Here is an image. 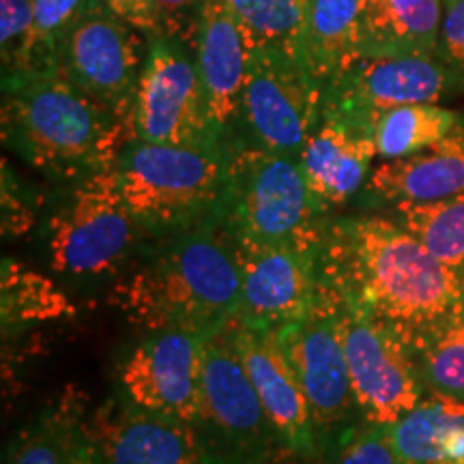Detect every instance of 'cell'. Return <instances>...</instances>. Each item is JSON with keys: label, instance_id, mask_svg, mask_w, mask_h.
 <instances>
[{"label": "cell", "instance_id": "4fadbf2b", "mask_svg": "<svg viewBox=\"0 0 464 464\" xmlns=\"http://www.w3.org/2000/svg\"><path fill=\"white\" fill-rule=\"evenodd\" d=\"M460 92L439 56H370L351 63L324 89L323 114L372 136L376 116L409 103H439Z\"/></svg>", "mask_w": 464, "mask_h": 464}, {"label": "cell", "instance_id": "83f0119b", "mask_svg": "<svg viewBox=\"0 0 464 464\" xmlns=\"http://www.w3.org/2000/svg\"><path fill=\"white\" fill-rule=\"evenodd\" d=\"M310 3L312 0H228L247 50L277 45L297 58Z\"/></svg>", "mask_w": 464, "mask_h": 464}, {"label": "cell", "instance_id": "30bf717a", "mask_svg": "<svg viewBox=\"0 0 464 464\" xmlns=\"http://www.w3.org/2000/svg\"><path fill=\"white\" fill-rule=\"evenodd\" d=\"M136 100V138L174 147H228L213 125L196 54L166 34L147 37Z\"/></svg>", "mask_w": 464, "mask_h": 464}, {"label": "cell", "instance_id": "d590c367", "mask_svg": "<svg viewBox=\"0 0 464 464\" xmlns=\"http://www.w3.org/2000/svg\"><path fill=\"white\" fill-rule=\"evenodd\" d=\"M100 3L108 11H112L114 15H119L121 20H125L127 24H131L142 34H147V37L160 34L158 20H155L150 0H100Z\"/></svg>", "mask_w": 464, "mask_h": 464}, {"label": "cell", "instance_id": "7402d4cb", "mask_svg": "<svg viewBox=\"0 0 464 464\" xmlns=\"http://www.w3.org/2000/svg\"><path fill=\"white\" fill-rule=\"evenodd\" d=\"M387 434L402 464H464V400L432 393Z\"/></svg>", "mask_w": 464, "mask_h": 464}, {"label": "cell", "instance_id": "9c48e42d", "mask_svg": "<svg viewBox=\"0 0 464 464\" xmlns=\"http://www.w3.org/2000/svg\"><path fill=\"white\" fill-rule=\"evenodd\" d=\"M144 37L100 0H86L63 37L58 67L92 100L136 127L138 86L149 48Z\"/></svg>", "mask_w": 464, "mask_h": 464}, {"label": "cell", "instance_id": "9a60e30c", "mask_svg": "<svg viewBox=\"0 0 464 464\" xmlns=\"http://www.w3.org/2000/svg\"><path fill=\"white\" fill-rule=\"evenodd\" d=\"M205 342L183 332L150 334L121 363L119 392L149 413L194 423Z\"/></svg>", "mask_w": 464, "mask_h": 464}, {"label": "cell", "instance_id": "e575fe53", "mask_svg": "<svg viewBox=\"0 0 464 464\" xmlns=\"http://www.w3.org/2000/svg\"><path fill=\"white\" fill-rule=\"evenodd\" d=\"M34 0H0V52L3 69H9L20 54L33 22Z\"/></svg>", "mask_w": 464, "mask_h": 464}, {"label": "cell", "instance_id": "1f68e13d", "mask_svg": "<svg viewBox=\"0 0 464 464\" xmlns=\"http://www.w3.org/2000/svg\"><path fill=\"white\" fill-rule=\"evenodd\" d=\"M37 222V200L3 161V237L17 239L34 228Z\"/></svg>", "mask_w": 464, "mask_h": 464}, {"label": "cell", "instance_id": "5b68a950", "mask_svg": "<svg viewBox=\"0 0 464 464\" xmlns=\"http://www.w3.org/2000/svg\"><path fill=\"white\" fill-rule=\"evenodd\" d=\"M332 218L307 188L299 158L241 140L230 144L219 219L237 246L252 249L323 243Z\"/></svg>", "mask_w": 464, "mask_h": 464}, {"label": "cell", "instance_id": "d6a6232c", "mask_svg": "<svg viewBox=\"0 0 464 464\" xmlns=\"http://www.w3.org/2000/svg\"><path fill=\"white\" fill-rule=\"evenodd\" d=\"M445 14L440 24L437 56L464 91V0H443Z\"/></svg>", "mask_w": 464, "mask_h": 464}, {"label": "cell", "instance_id": "7a4b0ae2", "mask_svg": "<svg viewBox=\"0 0 464 464\" xmlns=\"http://www.w3.org/2000/svg\"><path fill=\"white\" fill-rule=\"evenodd\" d=\"M153 256L116 282L110 305L144 332L211 338L241 304L239 247L228 228L207 222L160 239Z\"/></svg>", "mask_w": 464, "mask_h": 464}, {"label": "cell", "instance_id": "7c38bea8", "mask_svg": "<svg viewBox=\"0 0 464 464\" xmlns=\"http://www.w3.org/2000/svg\"><path fill=\"white\" fill-rule=\"evenodd\" d=\"M282 342L310 404L318 454L323 458L351 428L363 421L351 387L334 301L323 288H318L310 314L288 327Z\"/></svg>", "mask_w": 464, "mask_h": 464}, {"label": "cell", "instance_id": "52a82bcc", "mask_svg": "<svg viewBox=\"0 0 464 464\" xmlns=\"http://www.w3.org/2000/svg\"><path fill=\"white\" fill-rule=\"evenodd\" d=\"M194 426L211 464H271L288 454L232 344L228 324L205 342Z\"/></svg>", "mask_w": 464, "mask_h": 464}, {"label": "cell", "instance_id": "f1b7e54d", "mask_svg": "<svg viewBox=\"0 0 464 464\" xmlns=\"http://www.w3.org/2000/svg\"><path fill=\"white\" fill-rule=\"evenodd\" d=\"M86 0H34L33 22L20 54L9 69H54L58 67V50L63 37L80 15Z\"/></svg>", "mask_w": 464, "mask_h": 464}, {"label": "cell", "instance_id": "4316f807", "mask_svg": "<svg viewBox=\"0 0 464 464\" xmlns=\"http://www.w3.org/2000/svg\"><path fill=\"white\" fill-rule=\"evenodd\" d=\"M75 305L63 290L14 258L3 260V332L5 338L33 323L73 316Z\"/></svg>", "mask_w": 464, "mask_h": 464}, {"label": "cell", "instance_id": "5bb4252c", "mask_svg": "<svg viewBox=\"0 0 464 464\" xmlns=\"http://www.w3.org/2000/svg\"><path fill=\"white\" fill-rule=\"evenodd\" d=\"M321 249L323 243L239 247L241 304L237 321L276 334L304 321L321 288Z\"/></svg>", "mask_w": 464, "mask_h": 464}, {"label": "cell", "instance_id": "6da1fadb", "mask_svg": "<svg viewBox=\"0 0 464 464\" xmlns=\"http://www.w3.org/2000/svg\"><path fill=\"white\" fill-rule=\"evenodd\" d=\"M321 286L390 327L415 355L464 314L460 277L390 213L329 219Z\"/></svg>", "mask_w": 464, "mask_h": 464}, {"label": "cell", "instance_id": "f546056e", "mask_svg": "<svg viewBox=\"0 0 464 464\" xmlns=\"http://www.w3.org/2000/svg\"><path fill=\"white\" fill-rule=\"evenodd\" d=\"M415 357L426 390L464 400V314L445 324Z\"/></svg>", "mask_w": 464, "mask_h": 464}, {"label": "cell", "instance_id": "836d02e7", "mask_svg": "<svg viewBox=\"0 0 464 464\" xmlns=\"http://www.w3.org/2000/svg\"><path fill=\"white\" fill-rule=\"evenodd\" d=\"M200 0H150L160 34L177 39L196 50V26H198Z\"/></svg>", "mask_w": 464, "mask_h": 464}, {"label": "cell", "instance_id": "e0dca14e", "mask_svg": "<svg viewBox=\"0 0 464 464\" xmlns=\"http://www.w3.org/2000/svg\"><path fill=\"white\" fill-rule=\"evenodd\" d=\"M100 464H211L194 423L155 415L116 392L89 420Z\"/></svg>", "mask_w": 464, "mask_h": 464}, {"label": "cell", "instance_id": "ba28073f", "mask_svg": "<svg viewBox=\"0 0 464 464\" xmlns=\"http://www.w3.org/2000/svg\"><path fill=\"white\" fill-rule=\"evenodd\" d=\"M321 116L323 89L297 56L277 45L247 50L237 140L299 158Z\"/></svg>", "mask_w": 464, "mask_h": 464}, {"label": "cell", "instance_id": "ac0fdd59", "mask_svg": "<svg viewBox=\"0 0 464 464\" xmlns=\"http://www.w3.org/2000/svg\"><path fill=\"white\" fill-rule=\"evenodd\" d=\"M196 65L205 86L213 125L226 144L237 140L247 48L228 0H200Z\"/></svg>", "mask_w": 464, "mask_h": 464}, {"label": "cell", "instance_id": "8992f818", "mask_svg": "<svg viewBox=\"0 0 464 464\" xmlns=\"http://www.w3.org/2000/svg\"><path fill=\"white\" fill-rule=\"evenodd\" d=\"M142 232L121 194L114 168L67 185L44 224L50 266L69 277L119 274Z\"/></svg>", "mask_w": 464, "mask_h": 464}, {"label": "cell", "instance_id": "d6986e66", "mask_svg": "<svg viewBox=\"0 0 464 464\" xmlns=\"http://www.w3.org/2000/svg\"><path fill=\"white\" fill-rule=\"evenodd\" d=\"M456 194H464V114L440 140L420 153L374 166L357 198L368 211H385L396 202Z\"/></svg>", "mask_w": 464, "mask_h": 464}, {"label": "cell", "instance_id": "d4e9b609", "mask_svg": "<svg viewBox=\"0 0 464 464\" xmlns=\"http://www.w3.org/2000/svg\"><path fill=\"white\" fill-rule=\"evenodd\" d=\"M385 211L464 284V194L437 200H404Z\"/></svg>", "mask_w": 464, "mask_h": 464}, {"label": "cell", "instance_id": "603a6c76", "mask_svg": "<svg viewBox=\"0 0 464 464\" xmlns=\"http://www.w3.org/2000/svg\"><path fill=\"white\" fill-rule=\"evenodd\" d=\"M362 0H312L299 42V58L324 89L357 61Z\"/></svg>", "mask_w": 464, "mask_h": 464}, {"label": "cell", "instance_id": "74e56055", "mask_svg": "<svg viewBox=\"0 0 464 464\" xmlns=\"http://www.w3.org/2000/svg\"><path fill=\"white\" fill-rule=\"evenodd\" d=\"M295 460H297V458H293V456H282V458H277L276 462H271V464H295Z\"/></svg>", "mask_w": 464, "mask_h": 464}, {"label": "cell", "instance_id": "8d00e7d4", "mask_svg": "<svg viewBox=\"0 0 464 464\" xmlns=\"http://www.w3.org/2000/svg\"><path fill=\"white\" fill-rule=\"evenodd\" d=\"M67 464H100L95 440H92L91 430H89V420H86L82 430L78 434V439H75L72 454L67 458Z\"/></svg>", "mask_w": 464, "mask_h": 464}, {"label": "cell", "instance_id": "4dcf8cb0", "mask_svg": "<svg viewBox=\"0 0 464 464\" xmlns=\"http://www.w3.org/2000/svg\"><path fill=\"white\" fill-rule=\"evenodd\" d=\"M318 464H402L393 450L387 426L362 421L351 428Z\"/></svg>", "mask_w": 464, "mask_h": 464}, {"label": "cell", "instance_id": "cb8c5ba5", "mask_svg": "<svg viewBox=\"0 0 464 464\" xmlns=\"http://www.w3.org/2000/svg\"><path fill=\"white\" fill-rule=\"evenodd\" d=\"M86 423V396L69 385L15 434L7 464H67Z\"/></svg>", "mask_w": 464, "mask_h": 464}, {"label": "cell", "instance_id": "ffe728a7", "mask_svg": "<svg viewBox=\"0 0 464 464\" xmlns=\"http://www.w3.org/2000/svg\"><path fill=\"white\" fill-rule=\"evenodd\" d=\"M374 158H379V150L368 131L323 114L299 161L312 196L324 211L332 213L362 194Z\"/></svg>", "mask_w": 464, "mask_h": 464}, {"label": "cell", "instance_id": "277c9868", "mask_svg": "<svg viewBox=\"0 0 464 464\" xmlns=\"http://www.w3.org/2000/svg\"><path fill=\"white\" fill-rule=\"evenodd\" d=\"M228 147H174L133 138L114 161L121 194L147 235L164 237L218 222ZM222 222V219H219Z\"/></svg>", "mask_w": 464, "mask_h": 464}, {"label": "cell", "instance_id": "2e32d148", "mask_svg": "<svg viewBox=\"0 0 464 464\" xmlns=\"http://www.w3.org/2000/svg\"><path fill=\"white\" fill-rule=\"evenodd\" d=\"M228 327L232 344L246 365L249 381L265 406L282 448L301 462L318 464L321 454L312 426L310 404L297 370L284 348L282 334L249 327L237 318H232Z\"/></svg>", "mask_w": 464, "mask_h": 464}, {"label": "cell", "instance_id": "3957f363", "mask_svg": "<svg viewBox=\"0 0 464 464\" xmlns=\"http://www.w3.org/2000/svg\"><path fill=\"white\" fill-rule=\"evenodd\" d=\"M3 142L56 183L110 170L136 127L75 86L61 67L3 72Z\"/></svg>", "mask_w": 464, "mask_h": 464}, {"label": "cell", "instance_id": "8fae6325", "mask_svg": "<svg viewBox=\"0 0 464 464\" xmlns=\"http://www.w3.org/2000/svg\"><path fill=\"white\" fill-rule=\"evenodd\" d=\"M332 301L359 413L363 421L392 426L423 400L415 353L376 318L346 301Z\"/></svg>", "mask_w": 464, "mask_h": 464}, {"label": "cell", "instance_id": "484cf974", "mask_svg": "<svg viewBox=\"0 0 464 464\" xmlns=\"http://www.w3.org/2000/svg\"><path fill=\"white\" fill-rule=\"evenodd\" d=\"M460 116L456 110L439 103H409L387 110L376 116L372 125L379 158L387 161L420 153L440 140L460 121Z\"/></svg>", "mask_w": 464, "mask_h": 464}, {"label": "cell", "instance_id": "44dd1931", "mask_svg": "<svg viewBox=\"0 0 464 464\" xmlns=\"http://www.w3.org/2000/svg\"><path fill=\"white\" fill-rule=\"evenodd\" d=\"M443 0H362L357 58L437 56Z\"/></svg>", "mask_w": 464, "mask_h": 464}]
</instances>
